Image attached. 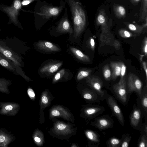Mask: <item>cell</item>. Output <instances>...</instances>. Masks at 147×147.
Masks as SVG:
<instances>
[{
    "mask_svg": "<svg viewBox=\"0 0 147 147\" xmlns=\"http://www.w3.org/2000/svg\"><path fill=\"white\" fill-rule=\"evenodd\" d=\"M25 49L24 43L16 37L0 38V52L13 62L20 75L25 78L26 76L22 69L24 66L22 55L25 54Z\"/></svg>",
    "mask_w": 147,
    "mask_h": 147,
    "instance_id": "cell-1",
    "label": "cell"
},
{
    "mask_svg": "<svg viewBox=\"0 0 147 147\" xmlns=\"http://www.w3.org/2000/svg\"><path fill=\"white\" fill-rule=\"evenodd\" d=\"M71 12L74 28V36L79 37L86 25L85 12L82 4L77 0H66Z\"/></svg>",
    "mask_w": 147,
    "mask_h": 147,
    "instance_id": "cell-2",
    "label": "cell"
},
{
    "mask_svg": "<svg viewBox=\"0 0 147 147\" xmlns=\"http://www.w3.org/2000/svg\"><path fill=\"white\" fill-rule=\"evenodd\" d=\"M34 13L36 16L37 21H41L42 22L53 18L55 19L61 13L65 8V3L63 1H60L59 6H53L45 2L38 1Z\"/></svg>",
    "mask_w": 147,
    "mask_h": 147,
    "instance_id": "cell-3",
    "label": "cell"
},
{
    "mask_svg": "<svg viewBox=\"0 0 147 147\" xmlns=\"http://www.w3.org/2000/svg\"><path fill=\"white\" fill-rule=\"evenodd\" d=\"M105 99L112 114L115 117L122 126L125 125V120L122 112L114 98L106 94Z\"/></svg>",
    "mask_w": 147,
    "mask_h": 147,
    "instance_id": "cell-4",
    "label": "cell"
},
{
    "mask_svg": "<svg viewBox=\"0 0 147 147\" xmlns=\"http://www.w3.org/2000/svg\"><path fill=\"white\" fill-rule=\"evenodd\" d=\"M138 105H134L133 109L129 115V121L131 127L135 129L139 130L142 125V111L140 102Z\"/></svg>",
    "mask_w": 147,
    "mask_h": 147,
    "instance_id": "cell-5",
    "label": "cell"
},
{
    "mask_svg": "<svg viewBox=\"0 0 147 147\" xmlns=\"http://www.w3.org/2000/svg\"><path fill=\"white\" fill-rule=\"evenodd\" d=\"M127 85L128 93L135 92L139 97H140L143 90V83L136 75L131 73L129 74Z\"/></svg>",
    "mask_w": 147,
    "mask_h": 147,
    "instance_id": "cell-6",
    "label": "cell"
},
{
    "mask_svg": "<svg viewBox=\"0 0 147 147\" xmlns=\"http://www.w3.org/2000/svg\"><path fill=\"white\" fill-rule=\"evenodd\" d=\"M90 124L101 131L102 130L112 128L114 125V121L108 115H105L95 118L94 121Z\"/></svg>",
    "mask_w": 147,
    "mask_h": 147,
    "instance_id": "cell-7",
    "label": "cell"
},
{
    "mask_svg": "<svg viewBox=\"0 0 147 147\" xmlns=\"http://www.w3.org/2000/svg\"><path fill=\"white\" fill-rule=\"evenodd\" d=\"M113 90L117 97L123 103L127 101V91L126 87L125 77L120 79L119 82L113 86Z\"/></svg>",
    "mask_w": 147,
    "mask_h": 147,
    "instance_id": "cell-8",
    "label": "cell"
},
{
    "mask_svg": "<svg viewBox=\"0 0 147 147\" xmlns=\"http://www.w3.org/2000/svg\"><path fill=\"white\" fill-rule=\"evenodd\" d=\"M87 82L98 95L105 99L106 93L102 89L103 83L99 77L95 76H88L87 78Z\"/></svg>",
    "mask_w": 147,
    "mask_h": 147,
    "instance_id": "cell-9",
    "label": "cell"
},
{
    "mask_svg": "<svg viewBox=\"0 0 147 147\" xmlns=\"http://www.w3.org/2000/svg\"><path fill=\"white\" fill-rule=\"evenodd\" d=\"M67 9L65 8L64 14L59 22L56 29L61 33H69L71 34L74 31L69 20Z\"/></svg>",
    "mask_w": 147,
    "mask_h": 147,
    "instance_id": "cell-10",
    "label": "cell"
},
{
    "mask_svg": "<svg viewBox=\"0 0 147 147\" xmlns=\"http://www.w3.org/2000/svg\"><path fill=\"white\" fill-rule=\"evenodd\" d=\"M105 110V108L102 106L93 104L86 108L84 113L86 116L92 119L102 114Z\"/></svg>",
    "mask_w": 147,
    "mask_h": 147,
    "instance_id": "cell-11",
    "label": "cell"
},
{
    "mask_svg": "<svg viewBox=\"0 0 147 147\" xmlns=\"http://www.w3.org/2000/svg\"><path fill=\"white\" fill-rule=\"evenodd\" d=\"M0 65L14 75H20L18 69L13 62L0 52Z\"/></svg>",
    "mask_w": 147,
    "mask_h": 147,
    "instance_id": "cell-12",
    "label": "cell"
},
{
    "mask_svg": "<svg viewBox=\"0 0 147 147\" xmlns=\"http://www.w3.org/2000/svg\"><path fill=\"white\" fill-rule=\"evenodd\" d=\"M96 22L97 25L101 26L102 30L103 32H107V19L104 9H101L99 11L96 18Z\"/></svg>",
    "mask_w": 147,
    "mask_h": 147,
    "instance_id": "cell-13",
    "label": "cell"
},
{
    "mask_svg": "<svg viewBox=\"0 0 147 147\" xmlns=\"http://www.w3.org/2000/svg\"><path fill=\"white\" fill-rule=\"evenodd\" d=\"M36 46L39 49L46 51L53 52L59 50V49L55 45L49 42L39 41L36 43Z\"/></svg>",
    "mask_w": 147,
    "mask_h": 147,
    "instance_id": "cell-14",
    "label": "cell"
},
{
    "mask_svg": "<svg viewBox=\"0 0 147 147\" xmlns=\"http://www.w3.org/2000/svg\"><path fill=\"white\" fill-rule=\"evenodd\" d=\"M140 103L145 118V121H147V87L146 86L143 89L140 97Z\"/></svg>",
    "mask_w": 147,
    "mask_h": 147,
    "instance_id": "cell-15",
    "label": "cell"
},
{
    "mask_svg": "<svg viewBox=\"0 0 147 147\" xmlns=\"http://www.w3.org/2000/svg\"><path fill=\"white\" fill-rule=\"evenodd\" d=\"M62 64L61 62L48 63L42 67L40 69V71L42 74H52L57 71Z\"/></svg>",
    "mask_w": 147,
    "mask_h": 147,
    "instance_id": "cell-16",
    "label": "cell"
},
{
    "mask_svg": "<svg viewBox=\"0 0 147 147\" xmlns=\"http://www.w3.org/2000/svg\"><path fill=\"white\" fill-rule=\"evenodd\" d=\"M85 134L88 139L92 142L93 147H98L100 144V136L97 132L91 130H87Z\"/></svg>",
    "mask_w": 147,
    "mask_h": 147,
    "instance_id": "cell-17",
    "label": "cell"
},
{
    "mask_svg": "<svg viewBox=\"0 0 147 147\" xmlns=\"http://www.w3.org/2000/svg\"><path fill=\"white\" fill-rule=\"evenodd\" d=\"M121 62H111L110 65L112 72L111 75V79L115 80L120 76Z\"/></svg>",
    "mask_w": 147,
    "mask_h": 147,
    "instance_id": "cell-18",
    "label": "cell"
},
{
    "mask_svg": "<svg viewBox=\"0 0 147 147\" xmlns=\"http://www.w3.org/2000/svg\"><path fill=\"white\" fill-rule=\"evenodd\" d=\"M147 17L145 20V23L141 25L133 24L128 22H124V24L131 31L136 34H140L144 28H146L147 25Z\"/></svg>",
    "mask_w": 147,
    "mask_h": 147,
    "instance_id": "cell-19",
    "label": "cell"
},
{
    "mask_svg": "<svg viewBox=\"0 0 147 147\" xmlns=\"http://www.w3.org/2000/svg\"><path fill=\"white\" fill-rule=\"evenodd\" d=\"M70 50L75 56L79 60L84 62L90 61V58L79 50L73 47H70Z\"/></svg>",
    "mask_w": 147,
    "mask_h": 147,
    "instance_id": "cell-20",
    "label": "cell"
},
{
    "mask_svg": "<svg viewBox=\"0 0 147 147\" xmlns=\"http://www.w3.org/2000/svg\"><path fill=\"white\" fill-rule=\"evenodd\" d=\"M113 9L117 18H121L125 17L126 11L125 8L123 6L115 4L113 6Z\"/></svg>",
    "mask_w": 147,
    "mask_h": 147,
    "instance_id": "cell-21",
    "label": "cell"
},
{
    "mask_svg": "<svg viewBox=\"0 0 147 147\" xmlns=\"http://www.w3.org/2000/svg\"><path fill=\"white\" fill-rule=\"evenodd\" d=\"M139 16L140 21H143L147 17V0H141Z\"/></svg>",
    "mask_w": 147,
    "mask_h": 147,
    "instance_id": "cell-22",
    "label": "cell"
},
{
    "mask_svg": "<svg viewBox=\"0 0 147 147\" xmlns=\"http://www.w3.org/2000/svg\"><path fill=\"white\" fill-rule=\"evenodd\" d=\"M121 142V138L112 137L107 140L106 144L108 147H120Z\"/></svg>",
    "mask_w": 147,
    "mask_h": 147,
    "instance_id": "cell-23",
    "label": "cell"
},
{
    "mask_svg": "<svg viewBox=\"0 0 147 147\" xmlns=\"http://www.w3.org/2000/svg\"><path fill=\"white\" fill-rule=\"evenodd\" d=\"M140 131V135L139 138L137 146L147 147V135L142 131Z\"/></svg>",
    "mask_w": 147,
    "mask_h": 147,
    "instance_id": "cell-24",
    "label": "cell"
},
{
    "mask_svg": "<svg viewBox=\"0 0 147 147\" xmlns=\"http://www.w3.org/2000/svg\"><path fill=\"white\" fill-rule=\"evenodd\" d=\"M92 70L90 69H84L80 70L77 76V78L78 80L88 77L92 73Z\"/></svg>",
    "mask_w": 147,
    "mask_h": 147,
    "instance_id": "cell-25",
    "label": "cell"
},
{
    "mask_svg": "<svg viewBox=\"0 0 147 147\" xmlns=\"http://www.w3.org/2000/svg\"><path fill=\"white\" fill-rule=\"evenodd\" d=\"M122 142L120 147H128L131 140V136L128 134H123L121 136Z\"/></svg>",
    "mask_w": 147,
    "mask_h": 147,
    "instance_id": "cell-26",
    "label": "cell"
},
{
    "mask_svg": "<svg viewBox=\"0 0 147 147\" xmlns=\"http://www.w3.org/2000/svg\"><path fill=\"white\" fill-rule=\"evenodd\" d=\"M102 72L103 76L106 80L108 81L111 79V72L108 64H106L104 66Z\"/></svg>",
    "mask_w": 147,
    "mask_h": 147,
    "instance_id": "cell-27",
    "label": "cell"
},
{
    "mask_svg": "<svg viewBox=\"0 0 147 147\" xmlns=\"http://www.w3.org/2000/svg\"><path fill=\"white\" fill-rule=\"evenodd\" d=\"M119 35L122 37L124 38H127L134 37L135 35L128 31L123 29L120 30L119 32Z\"/></svg>",
    "mask_w": 147,
    "mask_h": 147,
    "instance_id": "cell-28",
    "label": "cell"
},
{
    "mask_svg": "<svg viewBox=\"0 0 147 147\" xmlns=\"http://www.w3.org/2000/svg\"><path fill=\"white\" fill-rule=\"evenodd\" d=\"M11 82V80H7L4 78H0V88H5Z\"/></svg>",
    "mask_w": 147,
    "mask_h": 147,
    "instance_id": "cell-29",
    "label": "cell"
},
{
    "mask_svg": "<svg viewBox=\"0 0 147 147\" xmlns=\"http://www.w3.org/2000/svg\"><path fill=\"white\" fill-rule=\"evenodd\" d=\"M65 72L64 69H62L55 75L54 79V81H57L60 79L61 78L64 74Z\"/></svg>",
    "mask_w": 147,
    "mask_h": 147,
    "instance_id": "cell-30",
    "label": "cell"
},
{
    "mask_svg": "<svg viewBox=\"0 0 147 147\" xmlns=\"http://www.w3.org/2000/svg\"><path fill=\"white\" fill-rule=\"evenodd\" d=\"M126 67L124 64L121 62V70L120 73V79L123 78L125 76V73L126 71Z\"/></svg>",
    "mask_w": 147,
    "mask_h": 147,
    "instance_id": "cell-31",
    "label": "cell"
},
{
    "mask_svg": "<svg viewBox=\"0 0 147 147\" xmlns=\"http://www.w3.org/2000/svg\"><path fill=\"white\" fill-rule=\"evenodd\" d=\"M142 51L145 55H147V39L145 36L143 41L142 45Z\"/></svg>",
    "mask_w": 147,
    "mask_h": 147,
    "instance_id": "cell-32",
    "label": "cell"
},
{
    "mask_svg": "<svg viewBox=\"0 0 147 147\" xmlns=\"http://www.w3.org/2000/svg\"><path fill=\"white\" fill-rule=\"evenodd\" d=\"M89 42L91 49L94 51L95 49V42L94 39L92 37L90 38Z\"/></svg>",
    "mask_w": 147,
    "mask_h": 147,
    "instance_id": "cell-33",
    "label": "cell"
},
{
    "mask_svg": "<svg viewBox=\"0 0 147 147\" xmlns=\"http://www.w3.org/2000/svg\"><path fill=\"white\" fill-rule=\"evenodd\" d=\"M143 67L146 74V80L147 78V63L145 61H142V62Z\"/></svg>",
    "mask_w": 147,
    "mask_h": 147,
    "instance_id": "cell-34",
    "label": "cell"
},
{
    "mask_svg": "<svg viewBox=\"0 0 147 147\" xmlns=\"http://www.w3.org/2000/svg\"><path fill=\"white\" fill-rule=\"evenodd\" d=\"M114 45L115 47L117 50H119L120 47V42L117 40H115L114 43Z\"/></svg>",
    "mask_w": 147,
    "mask_h": 147,
    "instance_id": "cell-35",
    "label": "cell"
},
{
    "mask_svg": "<svg viewBox=\"0 0 147 147\" xmlns=\"http://www.w3.org/2000/svg\"><path fill=\"white\" fill-rule=\"evenodd\" d=\"M39 0H23L22 2V4L23 5H26L30 4L34 1Z\"/></svg>",
    "mask_w": 147,
    "mask_h": 147,
    "instance_id": "cell-36",
    "label": "cell"
},
{
    "mask_svg": "<svg viewBox=\"0 0 147 147\" xmlns=\"http://www.w3.org/2000/svg\"><path fill=\"white\" fill-rule=\"evenodd\" d=\"M29 96L32 97H34L35 96V93L33 90L31 88H29L28 91Z\"/></svg>",
    "mask_w": 147,
    "mask_h": 147,
    "instance_id": "cell-37",
    "label": "cell"
},
{
    "mask_svg": "<svg viewBox=\"0 0 147 147\" xmlns=\"http://www.w3.org/2000/svg\"><path fill=\"white\" fill-rule=\"evenodd\" d=\"M66 127V125L64 124H60L57 126V128L60 130H62L65 129Z\"/></svg>",
    "mask_w": 147,
    "mask_h": 147,
    "instance_id": "cell-38",
    "label": "cell"
},
{
    "mask_svg": "<svg viewBox=\"0 0 147 147\" xmlns=\"http://www.w3.org/2000/svg\"><path fill=\"white\" fill-rule=\"evenodd\" d=\"M51 114L54 116H57L60 115V113L59 111L55 110L52 111Z\"/></svg>",
    "mask_w": 147,
    "mask_h": 147,
    "instance_id": "cell-39",
    "label": "cell"
},
{
    "mask_svg": "<svg viewBox=\"0 0 147 147\" xmlns=\"http://www.w3.org/2000/svg\"><path fill=\"white\" fill-rule=\"evenodd\" d=\"M41 100L42 102L44 104H47L48 102V99L47 97L45 96H43L42 97Z\"/></svg>",
    "mask_w": 147,
    "mask_h": 147,
    "instance_id": "cell-40",
    "label": "cell"
},
{
    "mask_svg": "<svg viewBox=\"0 0 147 147\" xmlns=\"http://www.w3.org/2000/svg\"><path fill=\"white\" fill-rule=\"evenodd\" d=\"M13 109V107L11 105H8L6 106L5 107V109L7 111H10L12 109Z\"/></svg>",
    "mask_w": 147,
    "mask_h": 147,
    "instance_id": "cell-41",
    "label": "cell"
},
{
    "mask_svg": "<svg viewBox=\"0 0 147 147\" xmlns=\"http://www.w3.org/2000/svg\"><path fill=\"white\" fill-rule=\"evenodd\" d=\"M140 0H130V1L133 4H136L139 3Z\"/></svg>",
    "mask_w": 147,
    "mask_h": 147,
    "instance_id": "cell-42",
    "label": "cell"
},
{
    "mask_svg": "<svg viewBox=\"0 0 147 147\" xmlns=\"http://www.w3.org/2000/svg\"><path fill=\"white\" fill-rule=\"evenodd\" d=\"M5 140V137L3 135L0 136V142H3Z\"/></svg>",
    "mask_w": 147,
    "mask_h": 147,
    "instance_id": "cell-43",
    "label": "cell"
},
{
    "mask_svg": "<svg viewBox=\"0 0 147 147\" xmlns=\"http://www.w3.org/2000/svg\"><path fill=\"white\" fill-rule=\"evenodd\" d=\"M34 140L37 142H40L41 140L40 139L37 137H36L34 138Z\"/></svg>",
    "mask_w": 147,
    "mask_h": 147,
    "instance_id": "cell-44",
    "label": "cell"
},
{
    "mask_svg": "<svg viewBox=\"0 0 147 147\" xmlns=\"http://www.w3.org/2000/svg\"></svg>",
    "mask_w": 147,
    "mask_h": 147,
    "instance_id": "cell-45",
    "label": "cell"
}]
</instances>
